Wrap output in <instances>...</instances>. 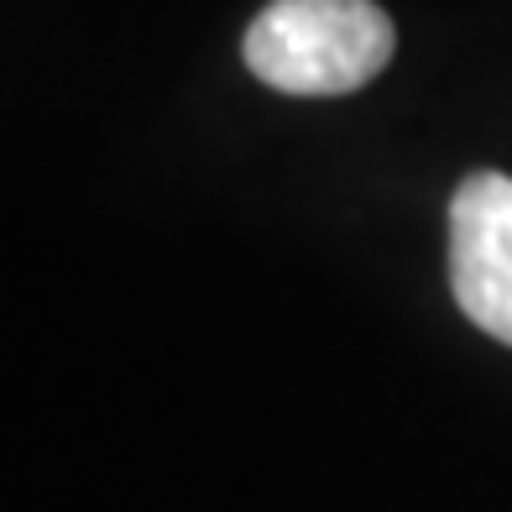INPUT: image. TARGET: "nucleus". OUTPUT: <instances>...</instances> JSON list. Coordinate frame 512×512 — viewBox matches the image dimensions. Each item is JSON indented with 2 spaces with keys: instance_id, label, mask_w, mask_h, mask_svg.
Here are the masks:
<instances>
[{
  "instance_id": "f257e3e1",
  "label": "nucleus",
  "mask_w": 512,
  "mask_h": 512,
  "mask_svg": "<svg viewBox=\"0 0 512 512\" xmlns=\"http://www.w3.org/2000/svg\"><path fill=\"white\" fill-rule=\"evenodd\" d=\"M377 0H272L246 32V68L277 95H351L392 63Z\"/></svg>"
},
{
  "instance_id": "f03ea898",
  "label": "nucleus",
  "mask_w": 512,
  "mask_h": 512,
  "mask_svg": "<svg viewBox=\"0 0 512 512\" xmlns=\"http://www.w3.org/2000/svg\"><path fill=\"white\" fill-rule=\"evenodd\" d=\"M450 288L460 314L512 345V178L471 173L450 199Z\"/></svg>"
}]
</instances>
